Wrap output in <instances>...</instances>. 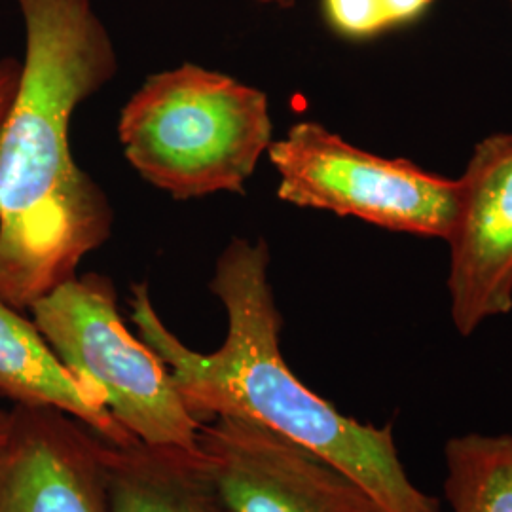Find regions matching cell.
Segmentation results:
<instances>
[{
    "label": "cell",
    "instance_id": "14",
    "mask_svg": "<svg viewBox=\"0 0 512 512\" xmlns=\"http://www.w3.org/2000/svg\"><path fill=\"white\" fill-rule=\"evenodd\" d=\"M21 76V63L14 57L0 59V126L16 97Z\"/></svg>",
    "mask_w": 512,
    "mask_h": 512
},
{
    "label": "cell",
    "instance_id": "3",
    "mask_svg": "<svg viewBox=\"0 0 512 512\" xmlns=\"http://www.w3.org/2000/svg\"><path fill=\"white\" fill-rule=\"evenodd\" d=\"M129 165L154 188L186 202L245 194L274 143L268 95L196 63L150 74L120 112Z\"/></svg>",
    "mask_w": 512,
    "mask_h": 512
},
{
    "label": "cell",
    "instance_id": "5",
    "mask_svg": "<svg viewBox=\"0 0 512 512\" xmlns=\"http://www.w3.org/2000/svg\"><path fill=\"white\" fill-rule=\"evenodd\" d=\"M277 198L416 238L446 241L459 211V179L425 171L406 158L353 147L319 122L294 124L274 141Z\"/></svg>",
    "mask_w": 512,
    "mask_h": 512
},
{
    "label": "cell",
    "instance_id": "17",
    "mask_svg": "<svg viewBox=\"0 0 512 512\" xmlns=\"http://www.w3.org/2000/svg\"><path fill=\"white\" fill-rule=\"evenodd\" d=\"M507 2H509V4H511V8H512V0H507Z\"/></svg>",
    "mask_w": 512,
    "mask_h": 512
},
{
    "label": "cell",
    "instance_id": "12",
    "mask_svg": "<svg viewBox=\"0 0 512 512\" xmlns=\"http://www.w3.org/2000/svg\"><path fill=\"white\" fill-rule=\"evenodd\" d=\"M321 14L336 37L366 42L389 31L380 0H321Z\"/></svg>",
    "mask_w": 512,
    "mask_h": 512
},
{
    "label": "cell",
    "instance_id": "7",
    "mask_svg": "<svg viewBox=\"0 0 512 512\" xmlns=\"http://www.w3.org/2000/svg\"><path fill=\"white\" fill-rule=\"evenodd\" d=\"M446 239L450 319L463 338L512 311V131L476 143Z\"/></svg>",
    "mask_w": 512,
    "mask_h": 512
},
{
    "label": "cell",
    "instance_id": "6",
    "mask_svg": "<svg viewBox=\"0 0 512 512\" xmlns=\"http://www.w3.org/2000/svg\"><path fill=\"white\" fill-rule=\"evenodd\" d=\"M200 450L228 512H380L327 459L255 421H203Z\"/></svg>",
    "mask_w": 512,
    "mask_h": 512
},
{
    "label": "cell",
    "instance_id": "13",
    "mask_svg": "<svg viewBox=\"0 0 512 512\" xmlns=\"http://www.w3.org/2000/svg\"><path fill=\"white\" fill-rule=\"evenodd\" d=\"M389 31L412 25L433 8L435 0H380Z\"/></svg>",
    "mask_w": 512,
    "mask_h": 512
},
{
    "label": "cell",
    "instance_id": "15",
    "mask_svg": "<svg viewBox=\"0 0 512 512\" xmlns=\"http://www.w3.org/2000/svg\"><path fill=\"white\" fill-rule=\"evenodd\" d=\"M10 425H12V412H10V408H2L0 406V446L8 439Z\"/></svg>",
    "mask_w": 512,
    "mask_h": 512
},
{
    "label": "cell",
    "instance_id": "9",
    "mask_svg": "<svg viewBox=\"0 0 512 512\" xmlns=\"http://www.w3.org/2000/svg\"><path fill=\"white\" fill-rule=\"evenodd\" d=\"M0 397L12 406L55 408L112 444L137 440L110 416L103 395L59 361L37 325L2 298Z\"/></svg>",
    "mask_w": 512,
    "mask_h": 512
},
{
    "label": "cell",
    "instance_id": "10",
    "mask_svg": "<svg viewBox=\"0 0 512 512\" xmlns=\"http://www.w3.org/2000/svg\"><path fill=\"white\" fill-rule=\"evenodd\" d=\"M109 512H228L203 469V454L97 437Z\"/></svg>",
    "mask_w": 512,
    "mask_h": 512
},
{
    "label": "cell",
    "instance_id": "8",
    "mask_svg": "<svg viewBox=\"0 0 512 512\" xmlns=\"http://www.w3.org/2000/svg\"><path fill=\"white\" fill-rule=\"evenodd\" d=\"M0 446V512H109L97 435L44 406H12Z\"/></svg>",
    "mask_w": 512,
    "mask_h": 512
},
{
    "label": "cell",
    "instance_id": "16",
    "mask_svg": "<svg viewBox=\"0 0 512 512\" xmlns=\"http://www.w3.org/2000/svg\"><path fill=\"white\" fill-rule=\"evenodd\" d=\"M249 2H255L258 6H272L277 10H291L298 0H249Z\"/></svg>",
    "mask_w": 512,
    "mask_h": 512
},
{
    "label": "cell",
    "instance_id": "1",
    "mask_svg": "<svg viewBox=\"0 0 512 512\" xmlns=\"http://www.w3.org/2000/svg\"><path fill=\"white\" fill-rule=\"evenodd\" d=\"M19 88L0 126V298L31 311L109 241L114 209L74 162V110L118 73L93 0H16Z\"/></svg>",
    "mask_w": 512,
    "mask_h": 512
},
{
    "label": "cell",
    "instance_id": "11",
    "mask_svg": "<svg viewBox=\"0 0 512 512\" xmlns=\"http://www.w3.org/2000/svg\"><path fill=\"white\" fill-rule=\"evenodd\" d=\"M450 512H512V433H463L444 444Z\"/></svg>",
    "mask_w": 512,
    "mask_h": 512
},
{
    "label": "cell",
    "instance_id": "2",
    "mask_svg": "<svg viewBox=\"0 0 512 512\" xmlns=\"http://www.w3.org/2000/svg\"><path fill=\"white\" fill-rule=\"evenodd\" d=\"M209 291L228 315L226 340L213 353L188 348L165 327L147 283H135L129 300L137 336L169 368L194 418L228 416L272 429L346 473L380 512H444L439 497L408 475L393 421L349 418L287 365L264 239H232L220 253Z\"/></svg>",
    "mask_w": 512,
    "mask_h": 512
},
{
    "label": "cell",
    "instance_id": "4",
    "mask_svg": "<svg viewBox=\"0 0 512 512\" xmlns=\"http://www.w3.org/2000/svg\"><path fill=\"white\" fill-rule=\"evenodd\" d=\"M31 315L59 361L103 395L129 435L154 448L202 454L203 421L186 408L164 361L129 332L110 277L76 275L38 300Z\"/></svg>",
    "mask_w": 512,
    "mask_h": 512
}]
</instances>
